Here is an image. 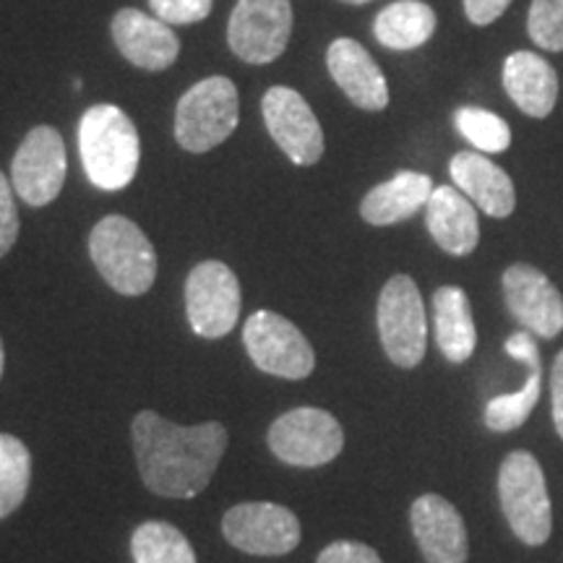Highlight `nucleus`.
Listing matches in <instances>:
<instances>
[{
	"label": "nucleus",
	"mask_w": 563,
	"mask_h": 563,
	"mask_svg": "<svg viewBox=\"0 0 563 563\" xmlns=\"http://www.w3.org/2000/svg\"><path fill=\"white\" fill-rule=\"evenodd\" d=\"M150 5L165 24H194L209 16L214 0H150Z\"/></svg>",
	"instance_id": "29"
},
{
	"label": "nucleus",
	"mask_w": 563,
	"mask_h": 563,
	"mask_svg": "<svg viewBox=\"0 0 563 563\" xmlns=\"http://www.w3.org/2000/svg\"><path fill=\"white\" fill-rule=\"evenodd\" d=\"M527 32L540 51H563V0H532Z\"/></svg>",
	"instance_id": "28"
},
{
	"label": "nucleus",
	"mask_w": 563,
	"mask_h": 563,
	"mask_svg": "<svg viewBox=\"0 0 563 563\" xmlns=\"http://www.w3.org/2000/svg\"><path fill=\"white\" fill-rule=\"evenodd\" d=\"M79 154L87 178L102 191H123L136 178L141 141L118 104H95L81 115Z\"/></svg>",
	"instance_id": "2"
},
{
	"label": "nucleus",
	"mask_w": 563,
	"mask_h": 563,
	"mask_svg": "<svg viewBox=\"0 0 563 563\" xmlns=\"http://www.w3.org/2000/svg\"><path fill=\"white\" fill-rule=\"evenodd\" d=\"M551 394H553V422L555 431L563 439V350L559 357L553 361V373H551Z\"/></svg>",
	"instance_id": "33"
},
{
	"label": "nucleus",
	"mask_w": 563,
	"mask_h": 563,
	"mask_svg": "<svg viewBox=\"0 0 563 563\" xmlns=\"http://www.w3.org/2000/svg\"><path fill=\"white\" fill-rule=\"evenodd\" d=\"M66 144L53 125H37L21 141L11 162V186L30 207H47L66 183Z\"/></svg>",
	"instance_id": "11"
},
{
	"label": "nucleus",
	"mask_w": 563,
	"mask_h": 563,
	"mask_svg": "<svg viewBox=\"0 0 563 563\" xmlns=\"http://www.w3.org/2000/svg\"><path fill=\"white\" fill-rule=\"evenodd\" d=\"M498 496L514 534L527 545L548 543L553 509L545 473L530 452H511L498 473Z\"/></svg>",
	"instance_id": "5"
},
{
	"label": "nucleus",
	"mask_w": 563,
	"mask_h": 563,
	"mask_svg": "<svg viewBox=\"0 0 563 563\" xmlns=\"http://www.w3.org/2000/svg\"><path fill=\"white\" fill-rule=\"evenodd\" d=\"M112 40L125 60L144 70L170 68L180 55V40L170 24L136 9H123L112 16Z\"/></svg>",
	"instance_id": "16"
},
{
	"label": "nucleus",
	"mask_w": 563,
	"mask_h": 563,
	"mask_svg": "<svg viewBox=\"0 0 563 563\" xmlns=\"http://www.w3.org/2000/svg\"><path fill=\"white\" fill-rule=\"evenodd\" d=\"M344 3H352V5H363V3H371V0H344Z\"/></svg>",
	"instance_id": "35"
},
{
	"label": "nucleus",
	"mask_w": 563,
	"mask_h": 563,
	"mask_svg": "<svg viewBox=\"0 0 563 563\" xmlns=\"http://www.w3.org/2000/svg\"><path fill=\"white\" fill-rule=\"evenodd\" d=\"M292 34L290 0H238L228 24L230 51L253 66H266L285 53Z\"/></svg>",
	"instance_id": "9"
},
{
	"label": "nucleus",
	"mask_w": 563,
	"mask_h": 563,
	"mask_svg": "<svg viewBox=\"0 0 563 563\" xmlns=\"http://www.w3.org/2000/svg\"><path fill=\"white\" fill-rule=\"evenodd\" d=\"M435 342L449 363L470 361L477 347V329L467 292L462 287H441L433 295Z\"/></svg>",
	"instance_id": "23"
},
{
	"label": "nucleus",
	"mask_w": 563,
	"mask_h": 563,
	"mask_svg": "<svg viewBox=\"0 0 563 563\" xmlns=\"http://www.w3.org/2000/svg\"><path fill=\"white\" fill-rule=\"evenodd\" d=\"M504 89L525 115L548 118L559 100V76L538 53L519 51L504 60Z\"/></svg>",
	"instance_id": "21"
},
{
	"label": "nucleus",
	"mask_w": 563,
	"mask_h": 563,
	"mask_svg": "<svg viewBox=\"0 0 563 563\" xmlns=\"http://www.w3.org/2000/svg\"><path fill=\"white\" fill-rule=\"evenodd\" d=\"M428 232L452 256H467L481 243L475 203L456 186H435L426 203Z\"/></svg>",
	"instance_id": "19"
},
{
	"label": "nucleus",
	"mask_w": 563,
	"mask_h": 563,
	"mask_svg": "<svg viewBox=\"0 0 563 563\" xmlns=\"http://www.w3.org/2000/svg\"><path fill=\"white\" fill-rule=\"evenodd\" d=\"M266 129L274 144L290 157L295 165H316L323 154V131L311 104L300 91L290 87H272L262 100Z\"/></svg>",
	"instance_id": "13"
},
{
	"label": "nucleus",
	"mask_w": 563,
	"mask_h": 563,
	"mask_svg": "<svg viewBox=\"0 0 563 563\" xmlns=\"http://www.w3.org/2000/svg\"><path fill=\"white\" fill-rule=\"evenodd\" d=\"M435 11L422 0H397L373 21V34L389 51H415L435 32Z\"/></svg>",
	"instance_id": "24"
},
{
	"label": "nucleus",
	"mask_w": 563,
	"mask_h": 563,
	"mask_svg": "<svg viewBox=\"0 0 563 563\" xmlns=\"http://www.w3.org/2000/svg\"><path fill=\"white\" fill-rule=\"evenodd\" d=\"M327 66L336 87L347 95L355 108L378 112L389 104V84H386L384 70L376 66L361 42L350 37L334 40L327 51Z\"/></svg>",
	"instance_id": "17"
},
{
	"label": "nucleus",
	"mask_w": 563,
	"mask_h": 563,
	"mask_svg": "<svg viewBox=\"0 0 563 563\" xmlns=\"http://www.w3.org/2000/svg\"><path fill=\"white\" fill-rule=\"evenodd\" d=\"M241 118L235 84L209 76L180 97L175 110V139L186 152L203 154L232 136Z\"/></svg>",
	"instance_id": "4"
},
{
	"label": "nucleus",
	"mask_w": 563,
	"mask_h": 563,
	"mask_svg": "<svg viewBox=\"0 0 563 563\" xmlns=\"http://www.w3.org/2000/svg\"><path fill=\"white\" fill-rule=\"evenodd\" d=\"M32 481V454L16 435L0 433V519L24 504Z\"/></svg>",
	"instance_id": "26"
},
{
	"label": "nucleus",
	"mask_w": 563,
	"mask_h": 563,
	"mask_svg": "<svg viewBox=\"0 0 563 563\" xmlns=\"http://www.w3.org/2000/svg\"><path fill=\"white\" fill-rule=\"evenodd\" d=\"M186 313L203 340H220L235 329L241 316V282L222 262L194 266L186 282Z\"/></svg>",
	"instance_id": "10"
},
{
	"label": "nucleus",
	"mask_w": 563,
	"mask_h": 563,
	"mask_svg": "<svg viewBox=\"0 0 563 563\" xmlns=\"http://www.w3.org/2000/svg\"><path fill=\"white\" fill-rule=\"evenodd\" d=\"M504 300L525 332L543 340L563 332V295L534 266L514 264L504 272Z\"/></svg>",
	"instance_id": "14"
},
{
	"label": "nucleus",
	"mask_w": 563,
	"mask_h": 563,
	"mask_svg": "<svg viewBox=\"0 0 563 563\" xmlns=\"http://www.w3.org/2000/svg\"><path fill=\"white\" fill-rule=\"evenodd\" d=\"M316 563H384L373 548L355 543V540H336L319 553Z\"/></svg>",
	"instance_id": "31"
},
{
	"label": "nucleus",
	"mask_w": 563,
	"mask_h": 563,
	"mask_svg": "<svg viewBox=\"0 0 563 563\" xmlns=\"http://www.w3.org/2000/svg\"><path fill=\"white\" fill-rule=\"evenodd\" d=\"M228 543L251 555H285L300 543V522L290 509L269 501L232 506L222 519Z\"/></svg>",
	"instance_id": "12"
},
{
	"label": "nucleus",
	"mask_w": 563,
	"mask_h": 563,
	"mask_svg": "<svg viewBox=\"0 0 563 563\" xmlns=\"http://www.w3.org/2000/svg\"><path fill=\"white\" fill-rule=\"evenodd\" d=\"M433 188L431 175L402 170L394 175L391 180L368 191L361 203V217L368 224H376V228L405 222L412 214H418L420 209H426Z\"/></svg>",
	"instance_id": "22"
},
{
	"label": "nucleus",
	"mask_w": 563,
	"mask_h": 563,
	"mask_svg": "<svg viewBox=\"0 0 563 563\" xmlns=\"http://www.w3.org/2000/svg\"><path fill=\"white\" fill-rule=\"evenodd\" d=\"M412 532L426 563H467L470 545L462 514L446 498L428 493L412 504Z\"/></svg>",
	"instance_id": "15"
},
{
	"label": "nucleus",
	"mask_w": 563,
	"mask_h": 563,
	"mask_svg": "<svg viewBox=\"0 0 563 563\" xmlns=\"http://www.w3.org/2000/svg\"><path fill=\"white\" fill-rule=\"evenodd\" d=\"M131 433L144 485L165 498L199 496L228 449V431L222 422L186 428L152 410L133 418Z\"/></svg>",
	"instance_id": "1"
},
{
	"label": "nucleus",
	"mask_w": 563,
	"mask_h": 563,
	"mask_svg": "<svg viewBox=\"0 0 563 563\" xmlns=\"http://www.w3.org/2000/svg\"><path fill=\"white\" fill-rule=\"evenodd\" d=\"M454 186L488 217L504 220L517 207L514 183L506 170L481 152H460L449 162Z\"/></svg>",
	"instance_id": "20"
},
{
	"label": "nucleus",
	"mask_w": 563,
	"mask_h": 563,
	"mask_svg": "<svg viewBox=\"0 0 563 563\" xmlns=\"http://www.w3.org/2000/svg\"><path fill=\"white\" fill-rule=\"evenodd\" d=\"M378 334L384 352L399 368H415L426 355V306L418 285L407 274H397L384 285L378 298Z\"/></svg>",
	"instance_id": "6"
},
{
	"label": "nucleus",
	"mask_w": 563,
	"mask_h": 563,
	"mask_svg": "<svg viewBox=\"0 0 563 563\" xmlns=\"http://www.w3.org/2000/svg\"><path fill=\"white\" fill-rule=\"evenodd\" d=\"M89 253L102 279L121 295H144L157 277V253L150 238L121 214L97 222L89 235Z\"/></svg>",
	"instance_id": "3"
},
{
	"label": "nucleus",
	"mask_w": 563,
	"mask_h": 563,
	"mask_svg": "<svg viewBox=\"0 0 563 563\" xmlns=\"http://www.w3.org/2000/svg\"><path fill=\"white\" fill-rule=\"evenodd\" d=\"M511 0H464V13L475 26H488L496 19L504 16Z\"/></svg>",
	"instance_id": "32"
},
{
	"label": "nucleus",
	"mask_w": 563,
	"mask_h": 563,
	"mask_svg": "<svg viewBox=\"0 0 563 563\" xmlns=\"http://www.w3.org/2000/svg\"><path fill=\"white\" fill-rule=\"evenodd\" d=\"M506 352L514 361L527 365V384L519 391L493 397L485 407V426L496 433H509L522 428L530 418L534 405H538L540 391H543V357H540L538 342L530 332H517L506 340Z\"/></svg>",
	"instance_id": "18"
},
{
	"label": "nucleus",
	"mask_w": 563,
	"mask_h": 563,
	"mask_svg": "<svg viewBox=\"0 0 563 563\" xmlns=\"http://www.w3.org/2000/svg\"><path fill=\"white\" fill-rule=\"evenodd\" d=\"M456 131L462 133L477 152L501 154L511 144V129L504 118L483 108H460L454 112Z\"/></svg>",
	"instance_id": "27"
},
{
	"label": "nucleus",
	"mask_w": 563,
	"mask_h": 563,
	"mask_svg": "<svg viewBox=\"0 0 563 563\" xmlns=\"http://www.w3.org/2000/svg\"><path fill=\"white\" fill-rule=\"evenodd\" d=\"M19 238V211L13 203L11 180L0 173V258L13 249Z\"/></svg>",
	"instance_id": "30"
},
{
	"label": "nucleus",
	"mask_w": 563,
	"mask_h": 563,
	"mask_svg": "<svg viewBox=\"0 0 563 563\" xmlns=\"http://www.w3.org/2000/svg\"><path fill=\"white\" fill-rule=\"evenodd\" d=\"M3 365H5V352H3V340H0V376H3Z\"/></svg>",
	"instance_id": "34"
},
{
	"label": "nucleus",
	"mask_w": 563,
	"mask_h": 563,
	"mask_svg": "<svg viewBox=\"0 0 563 563\" xmlns=\"http://www.w3.org/2000/svg\"><path fill=\"white\" fill-rule=\"evenodd\" d=\"M133 563H196V553L178 527L144 522L131 538Z\"/></svg>",
	"instance_id": "25"
},
{
	"label": "nucleus",
	"mask_w": 563,
	"mask_h": 563,
	"mask_svg": "<svg viewBox=\"0 0 563 563\" xmlns=\"http://www.w3.org/2000/svg\"><path fill=\"white\" fill-rule=\"evenodd\" d=\"M243 342L256 368L269 376L298 382L311 376L316 368L313 347L306 334L274 311L253 313L243 327Z\"/></svg>",
	"instance_id": "7"
},
{
	"label": "nucleus",
	"mask_w": 563,
	"mask_h": 563,
	"mask_svg": "<svg viewBox=\"0 0 563 563\" xmlns=\"http://www.w3.org/2000/svg\"><path fill=\"white\" fill-rule=\"evenodd\" d=\"M344 446L342 426L332 412L298 407L272 422L269 449L292 467H321L336 460Z\"/></svg>",
	"instance_id": "8"
}]
</instances>
